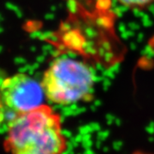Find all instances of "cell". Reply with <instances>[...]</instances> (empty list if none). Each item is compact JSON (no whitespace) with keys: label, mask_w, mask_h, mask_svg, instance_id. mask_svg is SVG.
<instances>
[{"label":"cell","mask_w":154,"mask_h":154,"mask_svg":"<svg viewBox=\"0 0 154 154\" xmlns=\"http://www.w3.org/2000/svg\"><path fill=\"white\" fill-rule=\"evenodd\" d=\"M5 133L8 154H64L68 149L62 117L47 104L18 116Z\"/></svg>","instance_id":"6da1fadb"},{"label":"cell","mask_w":154,"mask_h":154,"mask_svg":"<svg viewBox=\"0 0 154 154\" xmlns=\"http://www.w3.org/2000/svg\"><path fill=\"white\" fill-rule=\"evenodd\" d=\"M95 74L82 61L57 57L45 70L40 84L51 104L69 106L94 99Z\"/></svg>","instance_id":"7a4b0ae2"},{"label":"cell","mask_w":154,"mask_h":154,"mask_svg":"<svg viewBox=\"0 0 154 154\" xmlns=\"http://www.w3.org/2000/svg\"><path fill=\"white\" fill-rule=\"evenodd\" d=\"M45 94L38 82L24 73L5 77L0 83V130L18 116L44 104Z\"/></svg>","instance_id":"3957f363"},{"label":"cell","mask_w":154,"mask_h":154,"mask_svg":"<svg viewBox=\"0 0 154 154\" xmlns=\"http://www.w3.org/2000/svg\"><path fill=\"white\" fill-rule=\"evenodd\" d=\"M122 5L133 10H142L151 5L154 0H117Z\"/></svg>","instance_id":"277c9868"},{"label":"cell","mask_w":154,"mask_h":154,"mask_svg":"<svg viewBox=\"0 0 154 154\" xmlns=\"http://www.w3.org/2000/svg\"><path fill=\"white\" fill-rule=\"evenodd\" d=\"M128 154H154L153 152H145V151H134L131 153Z\"/></svg>","instance_id":"5b68a950"}]
</instances>
